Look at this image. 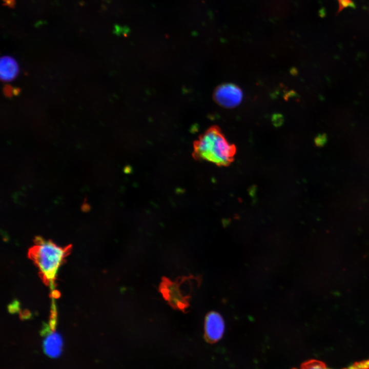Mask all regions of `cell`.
Instances as JSON below:
<instances>
[{
	"mask_svg": "<svg viewBox=\"0 0 369 369\" xmlns=\"http://www.w3.org/2000/svg\"><path fill=\"white\" fill-rule=\"evenodd\" d=\"M70 250V245L60 247L42 238H36L34 245L29 250V258L38 268L43 282L49 286L52 297L57 298L55 280L59 268Z\"/></svg>",
	"mask_w": 369,
	"mask_h": 369,
	"instance_id": "obj_1",
	"label": "cell"
},
{
	"mask_svg": "<svg viewBox=\"0 0 369 369\" xmlns=\"http://www.w3.org/2000/svg\"><path fill=\"white\" fill-rule=\"evenodd\" d=\"M235 146L230 144L217 127L207 130L194 143V155L218 165L225 166L233 159Z\"/></svg>",
	"mask_w": 369,
	"mask_h": 369,
	"instance_id": "obj_2",
	"label": "cell"
},
{
	"mask_svg": "<svg viewBox=\"0 0 369 369\" xmlns=\"http://www.w3.org/2000/svg\"><path fill=\"white\" fill-rule=\"evenodd\" d=\"M199 279L193 275L180 277L175 281L163 277L159 291L173 309L184 313L190 306L193 291L199 283Z\"/></svg>",
	"mask_w": 369,
	"mask_h": 369,
	"instance_id": "obj_3",
	"label": "cell"
},
{
	"mask_svg": "<svg viewBox=\"0 0 369 369\" xmlns=\"http://www.w3.org/2000/svg\"><path fill=\"white\" fill-rule=\"evenodd\" d=\"M214 99L220 106L225 108H234L241 101L242 92L236 85L233 84H223L216 88Z\"/></svg>",
	"mask_w": 369,
	"mask_h": 369,
	"instance_id": "obj_4",
	"label": "cell"
},
{
	"mask_svg": "<svg viewBox=\"0 0 369 369\" xmlns=\"http://www.w3.org/2000/svg\"><path fill=\"white\" fill-rule=\"evenodd\" d=\"M56 324L49 322L41 332L44 336L43 342L44 353L49 357L56 358L61 352L63 341L60 336L55 331Z\"/></svg>",
	"mask_w": 369,
	"mask_h": 369,
	"instance_id": "obj_5",
	"label": "cell"
},
{
	"mask_svg": "<svg viewBox=\"0 0 369 369\" xmlns=\"http://www.w3.org/2000/svg\"><path fill=\"white\" fill-rule=\"evenodd\" d=\"M224 331V323L220 315L215 312L209 313L205 319L206 339L211 343L215 342L221 339Z\"/></svg>",
	"mask_w": 369,
	"mask_h": 369,
	"instance_id": "obj_6",
	"label": "cell"
},
{
	"mask_svg": "<svg viewBox=\"0 0 369 369\" xmlns=\"http://www.w3.org/2000/svg\"><path fill=\"white\" fill-rule=\"evenodd\" d=\"M19 72V67L16 61L9 56H2L0 61L1 79L4 82L13 80Z\"/></svg>",
	"mask_w": 369,
	"mask_h": 369,
	"instance_id": "obj_7",
	"label": "cell"
},
{
	"mask_svg": "<svg viewBox=\"0 0 369 369\" xmlns=\"http://www.w3.org/2000/svg\"><path fill=\"white\" fill-rule=\"evenodd\" d=\"M302 367L304 368H325V364L320 361L316 360H311L304 362L302 365Z\"/></svg>",
	"mask_w": 369,
	"mask_h": 369,
	"instance_id": "obj_8",
	"label": "cell"
},
{
	"mask_svg": "<svg viewBox=\"0 0 369 369\" xmlns=\"http://www.w3.org/2000/svg\"><path fill=\"white\" fill-rule=\"evenodd\" d=\"M338 3V10L337 14L340 13L343 9L347 8H355L356 5L353 0H337Z\"/></svg>",
	"mask_w": 369,
	"mask_h": 369,
	"instance_id": "obj_9",
	"label": "cell"
},
{
	"mask_svg": "<svg viewBox=\"0 0 369 369\" xmlns=\"http://www.w3.org/2000/svg\"><path fill=\"white\" fill-rule=\"evenodd\" d=\"M351 368H368L369 359L360 362H356L349 367Z\"/></svg>",
	"mask_w": 369,
	"mask_h": 369,
	"instance_id": "obj_10",
	"label": "cell"
},
{
	"mask_svg": "<svg viewBox=\"0 0 369 369\" xmlns=\"http://www.w3.org/2000/svg\"><path fill=\"white\" fill-rule=\"evenodd\" d=\"M17 91L16 89H13L12 87L9 85H6L4 88V93L7 97H11L13 94L16 95L17 94Z\"/></svg>",
	"mask_w": 369,
	"mask_h": 369,
	"instance_id": "obj_11",
	"label": "cell"
}]
</instances>
